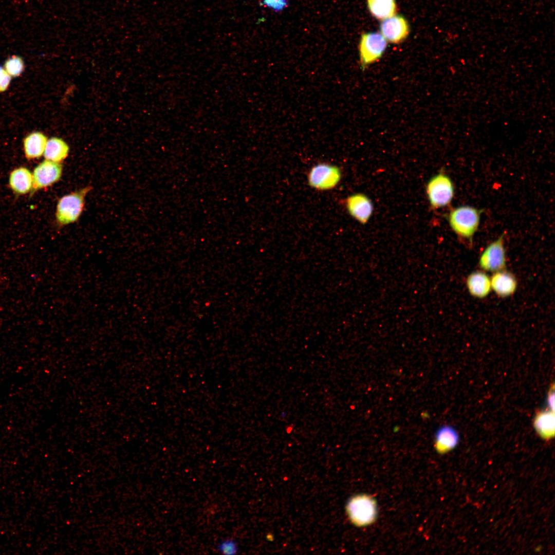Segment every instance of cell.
Here are the masks:
<instances>
[{"mask_svg": "<svg viewBox=\"0 0 555 555\" xmlns=\"http://www.w3.org/2000/svg\"><path fill=\"white\" fill-rule=\"evenodd\" d=\"M378 511L377 499L367 493L353 495L345 505V512L350 522L358 528L374 524L378 518Z\"/></svg>", "mask_w": 555, "mask_h": 555, "instance_id": "cell-1", "label": "cell"}, {"mask_svg": "<svg viewBox=\"0 0 555 555\" xmlns=\"http://www.w3.org/2000/svg\"><path fill=\"white\" fill-rule=\"evenodd\" d=\"M480 215L481 211L474 207L459 206L450 211L448 222L459 238L471 244L480 224Z\"/></svg>", "mask_w": 555, "mask_h": 555, "instance_id": "cell-2", "label": "cell"}, {"mask_svg": "<svg viewBox=\"0 0 555 555\" xmlns=\"http://www.w3.org/2000/svg\"><path fill=\"white\" fill-rule=\"evenodd\" d=\"M91 190L90 186L85 187L66 194L59 200L55 218L59 225H67L78 220L84 208L85 197Z\"/></svg>", "mask_w": 555, "mask_h": 555, "instance_id": "cell-3", "label": "cell"}, {"mask_svg": "<svg viewBox=\"0 0 555 555\" xmlns=\"http://www.w3.org/2000/svg\"><path fill=\"white\" fill-rule=\"evenodd\" d=\"M429 202L432 208L439 209L449 206L454 196V186L447 175L440 173L428 182L426 188Z\"/></svg>", "mask_w": 555, "mask_h": 555, "instance_id": "cell-4", "label": "cell"}, {"mask_svg": "<svg viewBox=\"0 0 555 555\" xmlns=\"http://www.w3.org/2000/svg\"><path fill=\"white\" fill-rule=\"evenodd\" d=\"M341 178L340 169L336 165L326 163H321L313 166L307 176L309 186L321 191L334 188Z\"/></svg>", "mask_w": 555, "mask_h": 555, "instance_id": "cell-5", "label": "cell"}, {"mask_svg": "<svg viewBox=\"0 0 555 555\" xmlns=\"http://www.w3.org/2000/svg\"><path fill=\"white\" fill-rule=\"evenodd\" d=\"M479 266L484 271L496 272L504 270L506 265L505 234L490 243L482 253Z\"/></svg>", "mask_w": 555, "mask_h": 555, "instance_id": "cell-6", "label": "cell"}, {"mask_svg": "<svg viewBox=\"0 0 555 555\" xmlns=\"http://www.w3.org/2000/svg\"><path fill=\"white\" fill-rule=\"evenodd\" d=\"M386 46V40L381 33H363L359 46L362 66L365 67L380 59L385 51Z\"/></svg>", "mask_w": 555, "mask_h": 555, "instance_id": "cell-7", "label": "cell"}, {"mask_svg": "<svg viewBox=\"0 0 555 555\" xmlns=\"http://www.w3.org/2000/svg\"><path fill=\"white\" fill-rule=\"evenodd\" d=\"M62 170V165L59 162L47 159L41 162L33 170L31 194L57 182L61 177Z\"/></svg>", "mask_w": 555, "mask_h": 555, "instance_id": "cell-8", "label": "cell"}, {"mask_svg": "<svg viewBox=\"0 0 555 555\" xmlns=\"http://www.w3.org/2000/svg\"><path fill=\"white\" fill-rule=\"evenodd\" d=\"M380 29L386 41L396 44L403 41L409 32L406 20L402 16L395 15L383 20Z\"/></svg>", "mask_w": 555, "mask_h": 555, "instance_id": "cell-9", "label": "cell"}, {"mask_svg": "<svg viewBox=\"0 0 555 555\" xmlns=\"http://www.w3.org/2000/svg\"><path fill=\"white\" fill-rule=\"evenodd\" d=\"M345 206L349 214L362 224L368 221L373 211L371 200L362 193H356L348 196L346 199Z\"/></svg>", "mask_w": 555, "mask_h": 555, "instance_id": "cell-10", "label": "cell"}, {"mask_svg": "<svg viewBox=\"0 0 555 555\" xmlns=\"http://www.w3.org/2000/svg\"><path fill=\"white\" fill-rule=\"evenodd\" d=\"M459 440V435L454 427L450 425H442L437 429L435 434V450L439 454H445L456 448Z\"/></svg>", "mask_w": 555, "mask_h": 555, "instance_id": "cell-11", "label": "cell"}, {"mask_svg": "<svg viewBox=\"0 0 555 555\" xmlns=\"http://www.w3.org/2000/svg\"><path fill=\"white\" fill-rule=\"evenodd\" d=\"M490 280L491 289L502 298L511 295L517 288L515 277L511 272L504 270L495 272Z\"/></svg>", "mask_w": 555, "mask_h": 555, "instance_id": "cell-12", "label": "cell"}, {"mask_svg": "<svg viewBox=\"0 0 555 555\" xmlns=\"http://www.w3.org/2000/svg\"><path fill=\"white\" fill-rule=\"evenodd\" d=\"M533 427L538 435L543 440L553 438L555 432L554 412L547 409L538 412L533 420Z\"/></svg>", "mask_w": 555, "mask_h": 555, "instance_id": "cell-13", "label": "cell"}, {"mask_svg": "<svg viewBox=\"0 0 555 555\" xmlns=\"http://www.w3.org/2000/svg\"><path fill=\"white\" fill-rule=\"evenodd\" d=\"M466 285L469 293L473 297L482 299L490 293L491 280L484 272L477 271L472 272L467 279Z\"/></svg>", "mask_w": 555, "mask_h": 555, "instance_id": "cell-14", "label": "cell"}, {"mask_svg": "<svg viewBox=\"0 0 555 555\" xmlns=\"http://www.w3.org/2000/svg\"><path fill=\"white\" fill-rule=\"evenodd\" d=\"M9 183L14 193L19 195L25 194L32 190V174L26 168H16L10 173Z\"/></svg>", "mask_w": 555, "mask_h": 555, "instance_id": "cell-15", "label": "cell"}, {"mask_svg": "<svg viewBox=\"0 0 555 555\" xmlns=\"http://www.w3.org/2000/svg\"><path fill=\"white\" fill-rule=\"evenodd\" d=\"M47 137L39 132L32 133L24 140V149L26 157L28 159L40 158L45 149L47 142Z\"/></svg>", "mask_w": 555, "mask_h": 555, "instance_id": "cell-16", "label": "cell"}, {"mask_svg": "<svg viewBox=\"0 0 555 555\" xmlns=\"http://www.w3.org/2000/svg\"><path fill=\"white\" fill-rule=\"evenodd\" d=\"M69 146L62 139L52 137L47 140L44 156L45 159L60 163L66 158Z\"/></svg>", "mask_w": 555, "mask_h": 555, "instance_id": "cell-17", "label": "cell"}, {"mask_svg": "<svg viewBox=\"0 0 555 555\" xmlns=\"http://www.w3.org/2000/svg\"><path fill=\"white\" fill-rule=\"evenodd\" d=\"M367 4L372 15L382 21L394 15L396 11L395 0H367Z\"/></svg>", "mask_w": 555, "mask_h": 555, "instance_id": "cell-18", "label": "cell"}, {"mask_svg": "<svg viewBox=\"0 0 555 555\" xmlns=\"http://www.w3.org/2000/svg\"><path fill=\"white\" fill-rule=\"evenodd\" d=\"M24 68L22 59L17 55H13L8 59L5 63L4 69L7 72L13 77L18 76Z\"/></svg>", "mask_w": 555, "mask_h": 555, "instance_id": "cell-19", "label": "cell"}, {"mask_svg": "<svg viewBox=\"0 0 555 555\" xmlns=\"http://www.w3.org/2000/svg\"><path fill=\"white\" fill-rule=\"evenodd\" d=\"M217 551L225 554H233L238 551V546L236 541L230 538L226 539L218 543L216 547Z\"/></svg>", "mask_w": 555, "mask_h": 555, "instance_id": "cell-20", "label": "cell"}, {"mask_svg": "<svg viewBox=\"0 0 555 555\" xmlns=\"http://www.w3.org/2000/svg\"><path fill=\"white\" fill-rule=\"evenodd\" d=\"M11 80V76L4 68L0 66V92L4 91L8 88Z\"/></svg>", "mask_w": 555, "mask_h": 555, "instance_id": "cell-21", "label": "cell"}, {"mask_svg": "<svg viewBox=\"0 0 555 555\" xmlns=\"http://www.w3.org/2000/svg\"><path fill=\"white\" fill-rule=\"evenodd\" d=\"M554 384L552 383L548 390L547 396L548 409L554 412Z\"/></svg>", "mask_w": 555, "mask_h": 555, "instance_id": "cell-22", "label": "cell"}, {"mask_svg": "<svg viewBox=\"0 0 555 555\" xmlns=\"http://www.w3.org/2000/svg\"><path fill=\"white\" fill-rule=\"evenodd\" d=\"M267 5L273 9L281 10L286 5L284 0H265Z\"/></svg>", "mask_w": 555, "mask_h": 555, "instance_id": "cell-23", "label": "cell"}]
</instances>
